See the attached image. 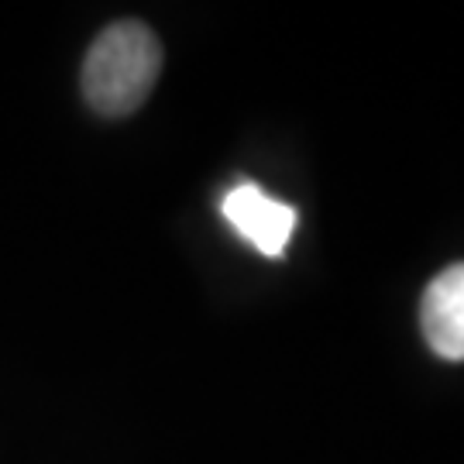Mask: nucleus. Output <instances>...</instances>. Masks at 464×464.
Masks as SVG:
<instances>
[{
	"mask_svg": "<svg viewBox=\"0 0 464 464\" xmlns=\"http://www.w3.org/2000/svg\"><path fill=\"white\" fill-rule=\"evenodd\" d=\"M162 72V45L149 24L114 21L97 34L83 63V97L103 117L134 114Z\"/></svg>",
	"mask_w": 464,
	"mask_h": 464,
	"instance_id": "obj_1",
	"label": "nucleus"
},
{
	"mask_svg": "<svg viewBox=\"0 0 464 464\" xmlns=\"http://www.w3.org/2000/svg\"><path fill=\"white\" fill-rule=\"evenodd\" d=\"M220 214L266 258H282L289 248V237L296 231V207L268 197L266 189L255 183L234 186L220 203Z\"/></svg>",
	"mask_w": 464,
	"mask_h": 464,
	"instance_id": "obj_2",
	"label": "nucleus"
},
{
	"mask_svg": "<svg viewBox=\"0 0 464 464\" xmlns=\"http://www.w3.org/2000/svg\"><path fill=\"white\" fill-rule=\"evenodd\" d=\"M420 327L440 358L464 362V262L448 266L427 285L420 303Z\"/></svg>",
	"mask_w": 464,
	"mask_h": 464,
	"instance_id": "obj_3",
	"label": "nucleus"
}]
</instances>
